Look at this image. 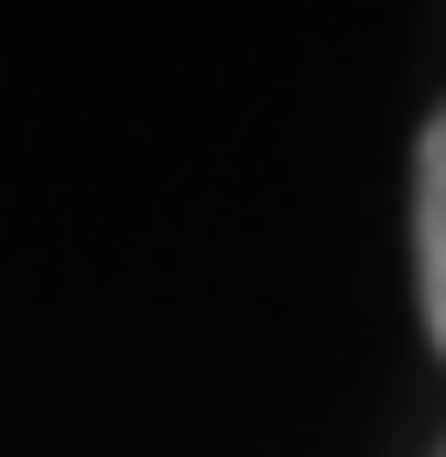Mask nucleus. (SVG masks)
<instances>
[{
	"label": "nucleus",
	"instance_id": "1",
	"mask_svg": "<svg viewBox=\"0 0 446 457\" xmlns=\"http://www.w3.org/2000/svg\"><path fill=\"white\" fill-rule=\"evenodd\" d=\"M414 295H425V337L446 360V109L414 142Z\"/></svg>",
	"mask_w": 446,
	"mask_h": 457
}]
</instances>
